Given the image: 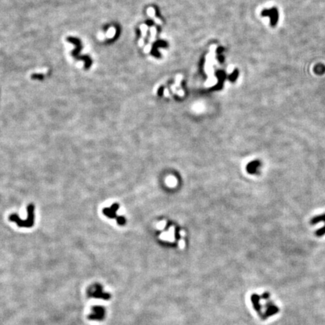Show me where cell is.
<instances>
[{
	"mask_svg": "<svg viewBox=\"0 0 325 325\" xmlns=\"http://www.w3.org/2000/svg\"><path fill=\"white\" fill-rule=\"evenodd\" d=\"M321 221H324L325 222V214L321 215L315 216V218H312V219L311 220V224H316ZM324 224H325V223H324ZM324 234H325V225L316 232V235L320 237L323 236Z\"/></svg>",
	"mask_w": 325,
	"mask_h": 325,
	"instance_id": "cell-2",
	"label": "cell"
},
{
	"mask_svg": "<svg viewBox=\"0 0 325 325\" xmlns=\"http://www.w3.org/2000/svg\"><path fill=\"white\" fill-rule=\"evenodd\" d=\"M258 166H259V163H258L257 162H252V163H251L248 166V170H249V172H251V173H254L256 170V168H257Z\"/></svg>",
	"mask_w": 325,
	"mask_h": 325,
	"instance_id": "cell-6",
	"label": "cell"
},
{
	"mask_svg": "<svg viewBox=\"0 0 325 325\" xmlns=\"http://www.w3.org/2000/svg\"><path fill=\"white\" fill-rule=\"evenodd\" d=\"M263 14H264V15L270 16L271 24H272V26H274V25L277 23V21H278V12H277L276 9H271V10L265 11V12H264Z\"/></svg>",
	"mask_w": 325,
	"mask_h": 325,
	"instance_id": "cell-3",
	"label": "cell"
},
{
	"mask_svg": "<svg viewBox=\"0 0 325 325\" xmlns=\"http://www.w3.org/2000/svg\"><path fill=\"white\" fill-rule=\"evenodd\" d=\"M260 297L256 294H252L251 297V302H252L253 307L255 309V311L258 312V314H261V305L260 303Z\"/></svg>",
	"mask_w": 325,
	"mask_h": 325,
	"instance_id": "cell-4",
	"label": "cell"
},
{
	"mask_svg": "<svg viewBox=\"0 0 325 325\" xmlns=\"http://www.w3.org/2000/svg\"><path fill=\"white\" fill-rule=\"evenodd\" d=\"M314 71H315V72L316 73V74L322 75L324 74L325 72V67L323 65H318V66H315V68H314Z\"/></svg>",
	"mask_w": 325,
	"mask_h": 325,
	"instance_id": "cell-5",
	"label": "cell"
},
{
	"mask_svg": "<svg viewBox=\"0 0 325 325\" xmlns=\"http://www.w3.org/2000/svg\"><path fill=\"white\" fill-rule=\"evenodd\" d=\"M28 212H29V218L27 221H25L26 222V227H31L32 225H33V205H30L28 208ZM10 220L11 221H15L17 222V224H19V226H20V227H23V222H24V221H21V220L20 219V218H17L16 215H13V216H11L10 217Z\"/></svg>",
	"mask_w": 325,
	"mask_h": 325,
	"instance_id": "cell-1",
	"label": "cell"
}]
</instances>
